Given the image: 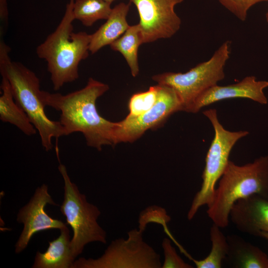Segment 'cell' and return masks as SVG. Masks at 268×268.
Instances as JSON below:
<instances>
[{"mask_svg":"<svg viewBox=\"0 0 268 268\" xmlns=\"http://www.w3.org/2000/svg\"><path fill=\"white\" fill-rule=\"evenodd\" d=\"M58 169L64 181V199L60 210L72 229L70 247L76 258L88 243L106 244L107 234L97 222L101 214L98 207L88 202L86 196L80 193L76 185L71 181L64 164L60 163Z\"/></svg>","mask_w":268,"mask_h":268,"instance_id":"7","label":"cell"},{"mask_svg":"<svg viewBox=\"0 0 268 268\" xmlns=\"http://www.w3.org/2000/svg\"><path fill=\"white\" fill-rule=\"evenodd\" d=\"M0 120L16 126L24 134L32 135L37 130L24 111L15 102L7 79L2 77L0 84Z\"/></svg>","mask_w":268,"mask_h":268,"instance_id":"17","label":"cell"},{"mask_svg":"<svg viewBox=\"0 0 268 268\" xmlns=\"http://www.w3.org/2000/svg\"><path fill=\"white\" fill-rule=\"evenodd\" d=\"M9 47L0 39V72L8 81L14 99L24 111L38 131L43 147L46 151L52 149V139L65 135L59 121L50 120L45 112L46 107L42 99L40 80L31 70L18 62L11 60Z\"/></svg>","mask_w":268,"mask_h":268,"instance_id":"3","label":"cell"},{"mask_svg":"<svg viewBox=\"0 0 268 268\" xmlns=\"http://www.w3.org/2000/svg\"><path fill=\"white\" fill-rule=\"evenodd\" d=\"M74 1L69 0L56 29L36 50L38 57L47 63L48 71L55 91L78 78L79 63L89 54L91 34L73 31Z\"/></svg>","mask_w":268,"mask_h":268,"instance_id":"2","label":"cell"},{"mask_svg":"<svg viewBox=\"0 0 268 268\" xmlns=\"http://www.w3.org/2000/svg\"><path fill=\"white\" fill-rule=\"evenodd\" d=\"M268 81L257 80L254 76H248L230 85H214L203 92L196 100L190 113H196L202 108L218 101L232 98H247L261 104H267L268 99L264 90Z\"/></svg>","mask_w":268,"mask_h":268,"instance_id":"12","label":"cell"},{"mask_svg":"<svg viewBox=\"0 0 268 268\" xmlns=\"http://www.w3.org/2000/svg\"><path fill=\"white\" fill-rule=\"evenodd\" d=\"M220 227L213 223L210 229L211 249L206 257L197 260L191 256V260L197 268H220L228 252V243L226 237L220 230Z\"/></svg>","mask_w":268,"mask_h":268,"instance_id":"19","label":"cell"},{"mask_svg":"<svg viewBox=\"0 0 268 268\" xmlns=\"http://www.w3.org/2000/svg\"><path fill=\"white\" fill-rule=\"evenodd\" d=\"M157 85V99L150 109L138 117L125 118L118 122L116 132V144L135 141L148 130L157 128L172 114L181 111V103L174 90L167 85Z\"/></svg>","mask_w":268,"mask_h":268,"instance_id":"9","label":"cell"},{"mask_svg":"<svg viewBox=\"0 0 268 268\" xmlns=\"http://www.w3.org/2000/svg\"><path fill=\"white\" fill-rule=\"evenodd\" d=\"M259 237L265 238L268 241V232H262L260 233Z\"/></svg>","mask_w":268,"mask_h":268,"instance_id":"26","label":"cell"},{"mask_svg":"<svg viewBox=\"0 0 268 268\" xmlns=\"http://www.w3.org/2000/svg\"><path fill=\"white\" fill-rule=\"evenodd\" d=\"M184 0H130L139 17L143 43L170 38L180 29L181 20L175 6Z\"/></svg>","mask_w":268,"mask_h":268,"instance_id":"10","label":"cell"},{"mask_svg":"<svg viewBox=\"0 0 268 268\" xmlns=\"http://www.w3.org/2000/svg\"><path fill=\"white\" fill-rule=\"evenodd\" d=\"M164 260L162 268H193V267L186 263L177 254L172 246L171 241L167 238L163 239L162 242Z\"/></svg>","mask_w":268,"mask_h":268,"instance_id":"24","label":"cell"},{"mask_svg":"<svg viewBox=\"0 0 268 268\" xmlns=\"http://www.w3.org/2000/svg\"><path fill=\"white\" fill-rule=\"evenodd\" d=\"M157 96V85L150 87L146 91L133 94L129 102V113L126 118H134L148 111L155 103Z\"/></svg>","mask_w":268,"mask_h":268,"instance_id":"21","label":"cell"},{"mask_svg":"<svg viewBox=\"0 0 268 268\" xmlns=\"http://www.w3.org/2000/svg\"><path fill=\"white\" fill-rule=\"evenodd\" d=\"M227 239L228 252L223 264L233 268H268V256L259 247L236 235Z\"/></svg>","mask_w":268,"mask_h":268,"instance_id":"15","label":"cell"},{"mask_svg":"<svg viewBox=\"0 0 268 268\" xmlns=\"http://www.w3.org/2000/svg\"><path fill=\"white\" fill-rule=\"evenodd\" d=\"M230 219L242 232L256 236L268 232V197L254 195L238 201L231 209Z\"/></svg>","mask_w":268,"mask_h":268,"instance_id":"13","label":"cell"},{"mask_svg":"<svg viewBox=\"0 0 268 268\" xmlns=\"http://www.w3.org/2000/svg\"><path fill=\"white\" fill-rule=\"evenodd\" d=\"M254 195L268 197V156L243 165L229 160L219 180L213 199L207 206V214L213 223L225 228L228 225L233 205Z\"/></svg>","mask_w":268,"mask_h":268,"instance_id":"4","label":"cell"},{"mask_svg":"<svg viewBox=\"0 0 268 268\" xmlns=\"http://www.w3.org/2000/svg\"><path fill=\"white\" fill-rule=\"evenodd\" d=\"M106 1L110 3H112L114 1L116 0H105Z\"/></svg>","mask_w":268,"mask_h":268,"instance_id":"28","label":"cell"},{"mask_svg":"<svg viewBox=\"0 0 268 268\" xmlns=\"http://www.w3.org/2000/svg\"><path fill=\"white\" fill-rule=\"evenodd\" d=\"M131 2H121L112 8L106 22L91 34L89 52L94 54L103 47L110 45L119 38L130 25L127 16Z\"/></svg>","mask_w":268,"mask_h":268,"instance_id":"14","label":"cell"},{"mask_svg":"<svg viewBox=\"0 0 268 268\" xmlns=\"http://www.w3.org/2000/svg\"><path fill=\"white\" fill-rule=\"evenodd\" d=\"M0 37H3L8 23V10L6 0H0Z\"/></svg>","mask_w":268,"mask_h":268,"instance_id":"25","label":"cell"},{"mask_svg":"<svg viewBox=\"0 0 268 268\" xmlns=\"http://www.w3.org/2000/svg\"><path fill=\"white\" fill-rule=\"evenodd\" d=\"M202 113L210 122L214 136L205 157L201 189L195 196L188 212L189 220L194 217L201 206H208L211 203L216 183L229 163L232 148L239 139L249 134L246 131L232 132L226 130L220 123L215 109H209Z\"/></svg>","mask_w":268,"mask_h":268,"instance_id":"6","label":"cell"},{"mask_svg":"<svg viewBox=\"0 0 268 268\" xmlns=\"http://www.w3.org/2000/svg\"><path fill=\"white\" fill-rule=\"evenodd\" d=\"M47 204L57 205L48 193L47 185L43 184L37 188L29 202L17 214V221L23 223L24 227L15 244L16 253L24 250L37 232L51 229L61 230L67 227V224L47 213L45 207Z\"/></svg>","mask_w":268,"mask_h":268,"instance_id":"11","label":"cell"},{"mask_svg":"<svg viewBox=\"0 0 268 268\" xmlns=\"http://www.w3.org/2000/svg\"><path fill=\"white\" fill-rule=\"evenodd\" d=\"M266 20H267V22L268 23V9L267 12L266 14Z\"/></svg>","mask_w":268,"mask_h":268,"instance_id":"27","label":"cell"},{"mask_svg":"<svg viewBox=\"0 0 268 268\" xmlns=\"http://www.w3.org/2000/svg\"><path fill=\"white\" fill-rule=\"evenodd\" d=\"M225 8L242 21L246 20L249 9L255 4L268 0H218Z\"/></svg>","mask_w":268,"mask_h":268,"instance_id":"23","label":"cell"},{"mask_svg":"<svg viewBox=\"0 0 268 268\" xmlns=\"http://www.w3.org/2000/svg\"><path fill=\"white\" fill-rule=\"evenodd\" d=\"M171 217L162 207L157 205L149 206L142 211L138 218V230L143 232L148 223L153 222L162 225L164 229L168 228L167 224Z\"/></svg>","mask_w":268,"mask_h":268,"instance_id":"22","label":"cell"},{"mask_svg":"<svg viewBox=\"0 0 268 268\" xmlns=\"http://www.w3.org/2000/svg\"><path fill=\"white\" fill-rule=\"evenodd\" d=\"M143 43L139 24L130 26L127 30L110 46L112 50L120 52L124 57L134 77L139 73L138 51Z\"/></svg>","mask_w":268,"mask_h":268,"instance_id":"18","label":"cell"},{"mask_svg":"<svg viewBox=\"0 0 268 268\" xmlns=\"http://www.w3.org/2000/svg\"><path fill=\"white\" fill-rule=\"evenodd\" d=\"M142 232L134 229L128 238L113 241L101 257L93 259L81 258L73 268H160V257L143 239Z\"/></svg>","mask_w":268,"mask_h":268,"instance_id":"8","label":"cell"},{"mask_svg":"<svg viewBox=\"0 0 268 268\" xmlns=\"http://www.w3.org/2000/svg\"><path fill=\"white\" fill-rule=\"evenodd\" d=\"M231 41H226L207 61L185 72H166L153 75L158 84L173 88L181 105V111L190 112L197 99L225 77L224 71L231 53Z\"/></svg>","mask_w":268,"mask_h":268,"instance_id":"5","label":"cell"},{"mask_svg":"<svg viewBox=\"0 0 268 268\" xmlns=\"http://www.w3.org/2000/svg\"><path fill=\"white\" fill-rule=\"evenodd\" d=\"M109 89L108 85L89 77L83 88L66 95L42 90V99L46 106L61 112L65 135L80 132L88 146L100 151L103 145L116 144L118 122L103 118L96 106L97 99Z\"/></svg>","mask_w":268,"mask_h":268,"instance_id":"1","label":"cell"},{"mask_svg":"<svg viewBox=\"0 0 268 268\" xmlns=\"http://www.w3.org/2000/svg\"><path fill=\"white\" fill-rule=\"evenodd\" d=\"M60 231L58 238L49 242L46 252H37L32 268H73L75 258L70 247L69 231L67 227Z\"/></svg>","mask_w":268,"mask_h":268,"instance_id":"16","label":"cell"},{"mask_svg":"<svg viewBox=\"0 0 268 268\" xmlns=\"http://www.w3.org/2000/svg\"><path fill=\"white\" fill-rule=\"evenodd\" d=\"M112 9L111 3L105 0H74L73 13L75 20L90 27L99 20H106Z\"/></svg>","mask_w":268,"mask_h":268,"instance_id":"20","label":"cell"}]
</instances>
